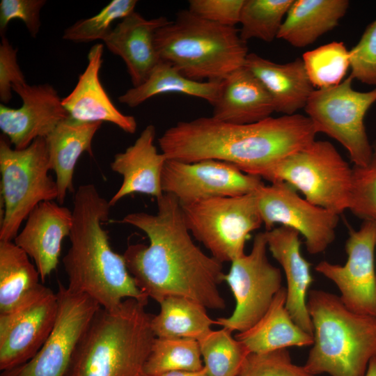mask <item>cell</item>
<instances>
[{
  "label": "cell",
  "instance_id": "obj_1",
  "mask_svg": "<svg viewBox=\"0 0 376 376\" xmlns=\"http://www.w3.org/2000/svg\"><path fill=\"white\" fill-rule=\"evenodd\" d=\"M157 213L133 212L121 222L144 232L148 245L129 244L123 253L136 286L159 303L171 296L184 297L206 308L226 306L219 286L224 282L223 263L205 254L191 238L181 205L169 194L157 198Z\"/></svg>",
  "mask_w": 376,
  "mask_h": 376
},
{
  "label": "cell",
  "instance_id": "obj_2",
  "mask_svg": "<svg viewBox=\"0 0 376 376\" xmlns=\"http://www.w3.org/2000/svg\"><path fill=\"white\" fill-rule=\"evenodd\" d=\"M316 134L311 120L297 113L244 125L211 116L180 121L167 129L158 142L169 160H219L256 176L311 144Z\"/></svg>",
  "mask_w": 376,
  "mask_h": 376
},
{
  "label": "cell",
  "instance_id": "obj_3",
  "mask_svg": "<svg viewBox=\"0 0 376 376\" xmlns=\"http://www.w3.org/2000/svg\"><path fill=\"white\" fill-rule=\"evenodd\" d=\"M111 207L93 184L77 188L72 210L70 246L62 260L67 288L89 297L108 310L116 308L128 298L148 300L136 286L123 256L111 247L108 233L102 226L109 218Z\"/></svg>",
  "mask_w": 376,
  "mask_h": 376
},
{
  "label": "cell",
  "instance_id": "obj_4",
  "mask_svg": "<svg viewBox=\"0 0 376 376\" xmlns=\"http://www.w3.org/2000/svg\"><path fill=\"white\" fill-rule=\"evenodd\" d=\"M148 301L125 299L100 308L79 340L65 376H147L146 364L156 338Z\"/></svg>",
  "mask_w": 376,
  "mask_h": 376
},
{
  "label": "cell",
  "instance_id": "obj_5",
  "mask_svg": "<svg viewBox=\"0 0 376 376\" xmlns=\"http://www.w3.org/2000/svg\"><path fill=\"white\" fill-rule=\"evenodd\" d=\"M307 308L313 343L304 368L311 374L364 376L376 357V318L347 308L339 296L311 290Z\"/></svg>",
  "mask_w": 376,
  "mask_h": 376
},
{
  "label": "cell",
  "instance_id": "obj_6",
  "mask_svg": "<svg viewBox=\"0 0 376 376\" xmlns=\"http://www.w3.org/2000/svg\"><path fill=\"white\" fill-rule=\"evenodd\" d=\"M155 44L161 61L198 81L224 79L244 66L249 54L235 26L210 22L188 9L156 31Z\"/></svg>",
  "mask_w": 376,
  "mask_h": 376
},
{
  "label": "cell",
  "instance_id": "obj_7",
  "mask_svg": "<svg viewBox=\"0 0 376 376\" xmlns=\"http://www.w3.org/2000/svg\"><path fill=\"white\" fill-rule=\"evenodd\" d=\"M257 176L286 182L308 201L338 214L348 209L352 167L327 141L315 140Z\"/></svg>",
  "mask_w": 376,
  "mask_h": 376
},
{
  "label": "cell",
  "instance_id": "obj_8",
  "mask_svg": "<svg viewBox=\"0 0 376 376\" xmlns=\"http://www.w3.org/2000/svg\"><path fill=\"white\" fill-rule=\"evenodd\" d=\"M49 171L45 138H38L27 148L17 150L1 137V193L5 209L0 241L14 240L22 222L38 204L57 200V185Z\"/></svg>",
  "mask_w": 376,
  "mask_h": 376
},
{
  "label": "cell",
  "instance_id": "obj_9",
  "mask_svg": "<svg viewBox=\"0 0 376 376\" xmlns=\"http://www.w3.org/2000/svg\"><path fill=\"white\" fill-rule=\"evenodd\" d=\"M181 208L191 235L221 263L244 255L250 233L263 224L256 191L199 201Z\"/></svg>",
  "mask_w": 376,
  "mask_h": 376
},
{
  "label": "cell",
  "instance_id": "obj_10",
  "mask_svg": "<svg viewBox=\"0 0 376 376\" xmlns=\"http://www.w3.org/2000/svg\"><path fill=\"white\" fill-rule=\"evenodd\" d=\"M349 76L339 84L314 90L304 111L317 133L322 132L340 143L354 166H366L373 155L364 125V117L376 102V88L368 92L353 89Z\"/></svg>",
  "mask_w": 376,
  "mask_h": 376
},
{
  "label": "cell",
  "instance_id": "obj_11",
  "mask_svg": "<svg viewBox=\"0 0 376 376\" xmlns=\"http://www.w3.org/2000/svg\"><path fill=\"white\" fill-rule=\"evenodd\" d=\"M267 249L265 232L258 233L250 253L231 263L224 281L233 294L235 307L229 317L217 318V325L231 332H242L256 324L269 308L283 286L281 270L271 264Z\"/></svg>",
  "mask_w": 376,
  "mask_h": 376
},
{
  "label": "cell",
  "instance_id": "obj_12",
  "mask_svg": "<svg viewBox=\"0 0 376 376\" xmlns=\"http://www.w3.org/2000/svg\"><path fill=\"white\" fill-rule=\"evenodd\" d=\"M55 325L36 354L27 362L1 371L0 376H65L75 347L100 306L61 283Z\"/></svg>",
  "mask_w": 376,
  "mask_h": 376
},
{
  "label": "cell",
  "instance_id": "obj_13",
  "mask_svg": "<svg viewBox=\"0 0 376 376\" xmlns=\"http://www.w3.org/2000/svg\"><path fill=\"white\" fill-rule=\"evenodd\" d=\"M257 205L266 230L275 224L297 230L312 255L324 252L334 241L339 216L301 198L283 182L261 186L256 191Z\"/></svg>",
  "mask_w": 376,
  "mask_h": 376
},
{
  "label": "cell",
  "instance_id": "obj_14",
  "mask_svg": "<svg viewBox=\"0 0 376 376\" xmlns=\"http://www.w3.org/2000/svg\"><path fill=\"white\" fill-rule=\"evenodd\" d=\"M263 185L260 177L214 159L191 163L167 159L162 176L163 192L174 196L180 205L251 194Z\"/></svg>",
  "mask_w": 376,
  "mask_h": 376
},
{
  "label": "cell",
  "instance_id": "obj_15",
  "mask_svg": "<svg viewBox=\"0 0 376 376\" xmlns=\"http://www.w3.org/2000/svg\"><path fill=\"white\" fill-rule=\"evenodd\" d=\"M375 247L376 221H363L359 230L349 231L345 244V264L322 260L315 269L336 285L347 308L376 318Z\"/></svg>",
  "mask_w": 376,
  "mask_h": 376
},
{
  "label": "cell",
  "instance_id": "obj_16",
  "mask_svg": "<svg viewBox=\"0 0 376 376\" xmlns=\"http://www.w3.org/2000/svg\"><path fill=\"white\" fill-rule=\"evenodd\" d=\"M58 309L57 294L42 285L13 311L0 314V370L33 358L52 331Z\"/></svg>",
  "mask_w": 376,
  "mask_h": 376
},
{
  "label": "cell",
  "instance_id": "obj_17",
  "mask_svg": "<svg viewBox=\"0 0 376 376\" xmlns=\"http://www.w3.org/2000/svg\"><path fill=\"white\" fill-rule=\"evenodd\" d=\"M22 104L14 109L0 104V129L14 148H27L35 139L45 138L70 117L58 91L49 84L13 87Z\"/></svg>",
  "mask_w": 376,
  "mask_h": 376
},
{
  "label": "cell",
  "instance_id": "obj_18",
  "mask_svg": "<svg viewBox=\"0 0 376 376\" xmlns=\"http://www.w3.org/2000/svg\"><path fill=\"white\" fill-rule=\"evenodd\" d=\"M72 223V210L54 201H45L32 210L14 239L33 260L43 281L56 269L62 242L69 237Z\"/></svg>",
  "mask_w": 376,
  "mask_h": 376
},
{
  "label": "cell",
  "instance_id": "obj_19",
  "mask_svg": "<svg viewBox=\"0 0 376 376\" xmlns=\"http://www.w3.org/2000/svg\"><path fill=\"white\" fill-rule=\"evenodd\" d=\"M265 234L268 250L281 266L285 276V307L295 322L313 336L307 298L313 278L311 265L301 252L299 233L293 228L281 226L265 230Z\"/></svg>",
  "mask_w": 376,
  "mask_h": 376
},
{
  "label": "cell",
  "instance_id": "obj_20",
  "mask_svg": "<svg viewBox=\"0 0 376 376\" xmlns=\"http://www.w3.org/2000/svg\"><path fill=\"white\" fill-rule=\"evenodd\" d=\"M104 46L96 43L88 54V64L71 93L62 99L70 118L81 122H109L125 132L134 134L137 123L132 116L120 112L113 104L100 80Z\"/></svg>",
  "mask_w": 376,
  "mask_h": 376
},
{
  "label": "cell",
  "instance_id": "obj_21",
  "mask_svg": "<svg viewBox=\"0 0 376 376\" xmlns=\"http://www.w3.org/2000/svg\"><path fill=\"white\" fill-rule=\"evenodd\" d=\"M169 21L162 16L146 19L134 11L123 18L103 40L107 49L123 60L133 87L143 83L161 61L155 36Z\"/></svg>",
  "mask_w": 376,
  "mask_h": 376
},
{
  "label": "cell",
  "instance_id": "obj_22",
  "mask_svg": "<svg viewBox=\"0 0 376 376\" xmlns=\"http://www.w3.org/2000/svg\"><path fill=\"white\" fill-rule=\"evenodd\" d=\"M155 136V127L147 125L132 145L114 155L110 166L123 176V182L109 201L111 207L135 193L150 195L156 199L163 195L162 176L167 159L157 151L154 144Z\"/></svg>",
  "mask_w": 376,
  "mask_h": 376
},
{
  "label": "cell",
  "instance_id": "obj_23",
  "mask_svg": "<svg viewBox=\"0 0 376 376\" xmlns=\"http://www.w3.org/2000/svg\"><path fill=\"white\" fill-rule=\"evenodd\" d=\"M212 117L244 125L262 121L275 111L272 98L261 81L244 65L222 80Z\"/></svg>",
  "mask_w": 376,
  "mask_h": 376
},
{
  "label": "cell",
  "instance_id": "obj_24",
  "mask_svg": "<svg viewBox=\"0 0 376 376\" xmlns=\"http://www.w3.org/2000/svg\"><path fill=\"white\" fill-rule=\"evenodd\" d=\"M244 66L264 85L271 95L275 111L295 114L304 109L314 87L301 58L276 63L255 53H249Z\"/></svg>",
  "mask_w": 376,
  "mask_h": 376
},
{
  "label": "cell",
  "instance_id": "obj_25",
  "mask_svg": "<svg viewBox=\"0 0 376 376\" xmlns=\"http://www.w3.org/2000/svg\"><path fill=\"white\" fill-rule=\"evenodd\" d=\"M102 123L69 117L45 138L50 171L56 175L58 204H63L68 192L75 191L73 175L77 162L85 152L93 156L92 141Z\"/></svg>",
  "mask_w": 376,
  "mask_h": 376
},
{
  "label": "cell",
  "instance_id": "obj_26",
  "mask_svg": "<svg viewBox=\"0 0 376 376\" xmlns=\"http://www.w3.org/2000/svg\"><path fill=\"white\" fill-rule=\"evenodd\" d=\"M285 301L286 288L282 287L264 315L252 327L235 335L249 353L312 345L313 336L295 322L285 307Z\"/></svg>",
  "mask_w": 376,
  "mask_h": 376
},
{
  "label": "cell",
  "instance_id": "obj_27",
  "mask_svg": "<svg viewBox=\"0 0 376 376\" xmlns=\"http://www.w3.org/2000/svg\"><path fill=\"white\" fill-rule=\"evenodd\" d=\"M350 5L347 0H293L277 38L302 48L334 29Z\"/></svg>",
  "mask_w": 376,
  "mask_h": 376
},
{
  "label": "cell",
  "instance_id": "obj_28",
  "mask_svg": "<svg viewBox=\"0 0 376 376\" xmlns=\"http://www.w3.org/2000/svg\"><path fill=\"white\" fill-rule=\"evenodd\" d=\"M222 80H192L169 63L160 61L143 83L130 88L118 100L130 107H136L155 95L174 93L201 98L212 106L218 97Z\"/></svg>",
  "mask_w": 376,
  "mask_h": 376
},
{
  "label": "cell",
  "instance_id": "obj_29",
  "mask_svg": "<svg viewBox=\"0 0 376 376\" xmlns=\"http://www.w3.org/2000/svg\"><path fill=\"white\" fill-rule=\"evenodd\" d=\"M28 254L13 241H0V314L22 305L42 285Z\"/></svg>",
  "mask_w": 376,
  "mask_h": 376
},
{
  "label": "cell",
  "instance_id": "obj_30",
  "mask_svg": "<svg viewBox=\"0 0 376 376\" xmlns=\"http://www.w3.org/2000/svg\"><path fill=\"white\" fill-rule=\"evenodd\" d=\"M160 310L153 315L151 325L157 338L198 340L217 324L206 308L190 299L171 296L159 303Z\"/></svg>",
  "mask_w": 376,
  "mask_h": 376
},
{
  "label": "cell",
  "instance_id": "obj_31",
  "mask_svg": "<svg viewBox=\"0 0 376 376\" xmlns=\"http://www.w3.org/2000/svg\"><path fill=\"white\" fill-rule=\"evenodd\" d=\"M232 333L212 329L198 340L208 376H238L249 352Z\"/></svg>",
  "mask_w": 376,
  "mask_h": 376
},
{
  "label": "cell",
  "instance_id": "obj_32",
  "mask_svg": "<svg viewBox=\"0 0 376 376\" xmlns=\"http://www.w3.org/2000/svg\"><path fill=\"white\" fill-rule=\"evenodd\" d=\"M197 340L155 338L146 364L147 376L174 370L196 371L203 368Z\"/></svg>",
  "mask_w": 376,
  "mask_h": 376
},
{
  "label": "cell",
  "instance_id": "obj_33",
  "mask_svg": "<svg viewBox=\"0 0 376 376\" xmlns=\"http://www.w3.org/2000/svg\"><path fill=\"white\" fill-rule=\"evenodd\" d=\"M293 0H244L239 29L244 41L257 38L267 42L277 38L283 17Z\"/></svg>",
  "mask_w": 376,
  "mask_h": 376
},
{
  "label": "cell",
  "instance_id": "obj_34",
  "mask_svg": "<svg viewBox=\"0 0 376 376\" xmlns=\"http://www.w3.org/2000/svg\"><path fill=\"white\" fill-rule=\"evenodd\" d=\"M301 59L313 87L324 88L343 79L350 68V50L343 42L333 41L306 52Z\"/></svg>",
  "mask_w": 376,
  "mask_h": 376
},
{
  "label": "cell",
  "instance_id": "obj_35",
  "mask_svg": "<svg viewBox=\"0 0 376 376\" xmlns=\"http://www.w3.org/2000/svg\"><path fill=\"white\" fill-rule=\"evenodd\" d=\"M136 0H113L93 17L79 19L63 32V39L73 42L102 40L111 31V24L134 11Z\"/></svg>",
  "mask_w": 376,
  "mask_h": 376
},
{
  "label": "cell",
  "instance_id": "obj_36",
  "mask_svg": "<svg viewBox=\"0 0 376 376\" xmlns=\"http://www.w3.org/2000/svg\"><path fill=\"white\" fill-rule=\"evenodd\" d=\"M347 210L363 221H376V142L369 163L352 166Z\"/></svg>",
  "mask_w": 376,
  "mask_h": 376
},
{
  "label": "cell",
  "instance_id": "obj_37",
  "mask_svg": "<svg viewBox=\"0 0 376 376\" xmlns=\"http://www.w3.org/2000/svg\"><path fill=\"white\" fill-rule=\"evenodd\" d=\"M238 376H318L295 363L288 348L249 353Z\"/></svg>",
  "mask_w": 376,
  "mask_h": 376
},
{
  "label": "cell",
  "instance_id": "obj_38",
  "mask_svg": "<svg viewBox=\"0 0 376 376\" xmlns=\"http://www.w3.org/2000/svg\"><path fill=\"white\" fill-rule=\"evenodd\" d=\"M350 67L353 79L376 86V19L350 50Z\"/></svg>",
  "mask_w": 376,
  "mask_h": 376
},
{
  "label": "cell",
  "instance_id": "obj_39",
  "mask_svg": "<svg viewBox=\"0 0 376 376\" xmlns=\"http://www.w3.org/2000/svg\"><path fill=\"white\" fill-rule=\"evenodd\" d=\"M45 0H1L0 1V30L1 35L8 23L15 19H21L33 38L40 27V13L46 3Z\"/></svg>",
  "mask_w": 376,
  "mask_h": 376
},
{
  "label": "cell",
  "instance_id": "obj_40",
  "mask_svg": "<svg viewBox=\"0 0 376 376\" xmlns=\"http://www.w3.org/2000/svg\"><path fill=\"white\" fill-rule=\"evenodd\" d=\"M244 0H190L188 10L212 22L228 26L240 23Z\"/></svg>",
  "mask_w": 376,
  "mask_h": 376
},
{
  "label": "cell",
  "instance_id": "obj_41",
  "mask_svg": "<svg viewBox=\"0 0 376 376\" xmlns=\"http://www.w3.org/2000/svg\"><path fill=\"white\" fill-rule=\"evenodd\" d=\"M0 42V100L7 104L12 98L13 87L26 84L17 60V49L4 34Z\"/></svg>",
  "mask_w": 376,
  "mask_h": 376
},
{
  "label": "cell",
  "instance_id": "obj_42",
  "mask_svg": "<svg viewBox=\"0 0 376 376\" xmlns=\"http://www.w3.org/2000/svg\"><path fill=\"white\" fill-rule=\"evenodd\" d=\"M157 376H208L205 368L203 367L200 370H174L169 371Z\"/></svg>",
  "mask_w": 376,
  "mask_h": 376
},
{
  "label": "cell",
  "instance_id": "obj_43",
  "mask_svg": "<svg viewBox=\"0 0 376 376\" xmlns=\"http://www.w3.org/2000/svg\"><path fill=\"white\" fill-rule=\"evenodd\" d=\"M364 376H376V357L370 361Z\"/></svg>",
  "mask_w": 376,
  "mask_h": 376
}]
</instances>
